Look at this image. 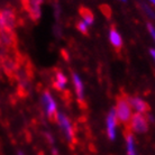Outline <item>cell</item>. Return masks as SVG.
I'll use <instances>...</instances> for the list:
<instances>
[{"instance_id": "obj_1", "label": "cell", "mask_w": 155, "mask_h": 155, "mask_svg": "<svg viewBox=\"0 0 155 155\" xmlns=\"http://www.w3.org/2000/svg\"><path fill=\"white\" fill-rule=\"evenodd\" d=\"M115 115H116L117 119L121 124H129V121L132 119L134 111L128 99L125 98H119L116 102L115 108L113 109Z\"/></svg>"}, {"instance_id": "obj_2", "label": "cell", "mask_w": 155, "mask_h": 155, "mask_svg": "<svg viewBox=\"0 0 155 155\" xmlns=\"http://www.w3.org/2000/svg\"><path fill=\"white\" fill-rule=\"evenodd\" d=\"M55 120L60 130L62 132L63 136L68 142H72L74 140V127L72 120L64 113H58L55 115Z\"/></svg>"}, {"instance_id": "obj_3", "label": "cell", "mask_w": 155, "mask_h": 155, "mask_svg": "<svg viewBox=\"0 0 155 155\" xmlns=\"http://www.w3.org/2000/svg\"><path fill=\"white\" fill-rule=\"evenodd\" d=\"M41 105L44 114L47 117H54L58 113V101L51 91H44L41 97Z\"/></svg>"}, {"instance_id": "obj_4", "label": "cell", "mask_w": 155, "mask_h": 155, "mask_svg": "<svg viewBox=\"0 0 155 155\" xmlns=\"http://www.w3.org/2000/svg\"><path fill=\"white\" fill-rule=\"evenodd\" d=\"M129 126L134 134H144L148 129V117L144 114H134Z\"/></svg>"}, {"instance_id": "obj_5", "label": "cell", "mask_w": 155, "mask_h": 155, "mask_svg": "<svg viewBox=\"0 0 155 155\" xmlns=\"http://www.w3.org/2000/svg\"><path fill=\"white\" fill-rule=\"evenodd\" d=\"M118 124H119V121L117 119L114 110H110L106 117V134L110 140H115L117 138Z\"/></svg>"}, {"instance_id": "obj_6", "label": "cell", "mask_w": 155, "mask_h": 155, "mask_svg": "<svg viewBox=\"0 0 155 155\" xmlns=\"http://www.w3.org/2000/svg\"><path fill=\"white\" fill-rule=\"evenodd\" d=\"M71 81H72L74 92L77 94L78 99L80 101H83L85 97V87H84V82L82 80V78L80 77V74L72 73V75H71Z\"/></svg>"}, {"instance_id": "obj_7", "label": "cell", "mask_w": 155, "mask_h": 155, "mask_svg": "<svg viewBox=\"0 0 155 155\" xmlns=\"http://www.w3.org/2000/svg\"><path fill=\"white\" fill-rule=\"evenodd\" d=\"M15 25V15L12 10L5 9L0 12V29L8 31L12 29Z\"/></svg>"}, {"instance_id": "obj_8", "label": "cell", "mask_w": 155, "mask_h": 155, "mask_svg": "<svg viewBox=\"0 0 155 155\" xmlns=\"http://www.w3.org/2000/svg\"><path fill=\"white\" fill-rule=\"evenodd\" d=\"M93 23H94V17H93L92 14L89 12H84L82 14L81 19L79 20L77 24L78 31L82 34H85V33L89 31L90 27L93 25Z\"/></svg>"}, {"instance_id": "obj_9", "label": "cell", "mask_w": 155, "mask_h": 155, "mask_svg": "<svg viewBox=\"0 0 155 155\" xmlns=\"http://www.w3.org/2000/svg\"><path fill=\"white\" fill-rule=\"evenodd\" d=\"M129 104L132 106L134 114H144L147 111V102L140 97H132L128 99Z\"/></svg>"}, {"instance_id": "obj_10", "label": "cell", "mask_w": 155, "mask_h": 155, "mask_svg": "<svg viewBox=\"0 0 155 155\" xmlns=\"http://www.w3.org/2000/svg\"><path fill=\"white\" fill-rule=\"evenodd\" d=\"M69 84V78L64 72L62 71H58L54 75V80H53V85L58 91H64L68 88Z\"/></svg>"}, {"instance_id": "obj_11", "label": "cell", "mask_w": 155, "mask_h": 155, "mask_svg": "<svg viewBox=\"0 0 155 155\" xmlns=\"http://www.w3.org/2000/svg\"><path fill=\"white\" fill-rule=\"evenodd\" d=\"M108 39L109 43L111 44V46L115 48H120L123 46V36L120 35V33L115 28H111L108 31Z\"/></svg>"}, {"instance_id": "obj_12", "label": "cell", "mask_w": 155, "mask_h": 155, "mask_svg": "<svg viewBox=\"0 0 155 155\" xmlns=\"http://www.w3.org/2000/svg\"><path fill=\"white\" fill-rule=\"evenodd\" d=\"M125 145H126V154L127 155H138L137 148H136V142H135L134 135L128 134V135L126 136Z\"/></svg>"}, {"instance_id": "obj_13", "label": "cell", "mask_w": 155, "mask_h": 155, "mask_svg": "<svg viewBox=\"0 0 155 155\" xmlns=\"http://www.w3.org/2000/svg\"><path fill=\"white\" fill-rule=\"evenodd\" d=\"M29 10L35 18L39 17L42 10V0H29Z\"/></svg>"}, {"instance_id": "obj_14", "label": "cell", "mask_w": 155, "mask_h": 155, "mask_svg": "<svg viewBox=\"0 0 155 155\" xmlns=\"http://www.w3.org/2000/svg\"><path fill=\"white\" fill-rule=\"evenodd\" d=\"M147 31H148V34L151 35V38L153 39V42L155 44V26H153L152 24H148Z\"/></svg>"}, {"instance_id": "obj_15", "label": "cell", "mask_w": 155, "mask_h": 155, "mask_svg": "<svg viewBox=\"0 0 155 155\" xmlns=\"http://www.w3.org/2000/svg\"><path fill=\"white\" fill-rule=\"evenodd\" d=\"M144 10H145V14L147 15V17L150 18H155V12L150 7H144Z\"/></svg>"}, {"instance_id": "obj_16", "label": "cell", "mask_w": 155, "mask_h": 155, "mask_svg": "<svg viewBox=\"0 0 155 155\" xmlns=\"http://www.w3.org/2000/svg\"><path fill=\"white\" fill-rule=\"evenodd\" d=\"M150 56H151L152 61H153V63H154L155 65V48H151L150 50Z\"/></svg>"}, {"instance_id": "obj_17", "label": "cell", "mask_w": 155, "mask_h": 155, "mask_svg": "<svg viewBox=\"0 0 155 155\" xmlns=\"http://www.w3.org/2000/svg\"><path fill=\"white\" fill-rule=\"evenodd\" d=\"M147 1L152 5V6H153V7L155 8V0H147Z\"/></svg>"}, {"instance_id": "obj_18", "label": "cell", "mask_w": 155, "mask_h": 155, "mask_svg": "<svg viewBox=\"0 0 155 155\" xmlns=\"http://www.w3.org/2000/svg\"><path fill=\"white\" fill-rule=\"evenodd\" d=\"M17 155H25V153H24V152H21V151H18V152H17Z\"/></svg>"}, {"instance_id": "obj_19", "label": "cell", "mask_w": 155, "mask_h": 155, "mask_svg": "<svg viewBox=\"0 0 155 155\" xmlns=\"http://www.w3.org/2000/svg\"><path fill=\"white\" fill-rule=\"evenodd\" d=\"M118 1H120V2H126L127 0H118Z\"/></svg>"}]
</instances>
